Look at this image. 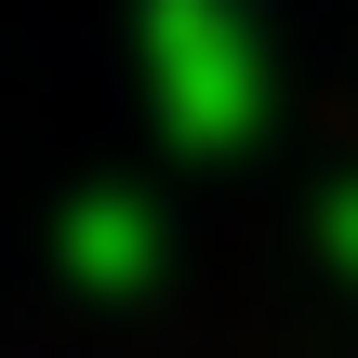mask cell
Returning <instances> with one entry per match:
<instances>
[{
  "mask_svg": "<svg viewBox=\"0 0 358 358\" xmlns=\"http://www.w3.org/2000/svg\"><path fill=\"white\" fill-rule=\"evenodd\" d=\"M133 93L173 159H239L279 120V40L252 0H133Z\"/></svg>",
  "mask_w": 358,
  "mask_h": 358,
  "instance_id": "cell-1",
  "label": "cell"
},
{
  "mask_svg": "<svg viewBox=\"0 0 358 358\" xmlns=\"http://www.w3.org/2000/svg\"><path fill=\"white\" fill-rule=\"evenodd\" d=\"M53 266L80 279V292H106V306H133L159 266H173V213L146 199V186H80L66 213H53Z\"/></svg>",
  "mask_w": 358,
  "mask_h": 358,
  "instance_id": "cell-2",
  "label": "cell"
},
{
  "mask_svg": "<svg viewBox=\"0 0 358 358\" xmlns=\"http://www.w3.org/2000/svg\"><path fill=\"white\" fill-rule=\"evenodd\" d=\"M319 266L358 292V173H345V186H319Z\"/></svg>",
  "mask_w": 358,
  "mask_h": 358,
  "instance_id": "cell-3",
  "label": "cell"
}]
</instances>
